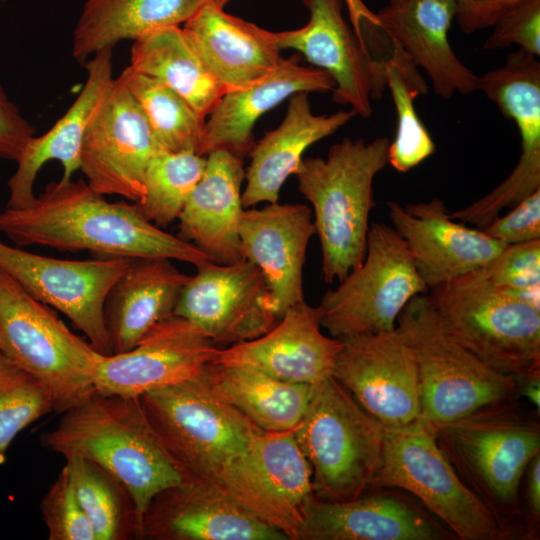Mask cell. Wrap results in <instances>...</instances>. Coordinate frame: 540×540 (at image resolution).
Returning a JSON list of instances; mask_svg holds the SVG:
<instances>
[{"instance_id": "obj_1", "label": "cell", "mask_w": 540, "mask_h": 540, "mask_svg": "<svg viewBox=\"0 0 540 540\" xmlns=\"http://www.w3.org/2000/svg\"><path fill=\"white\" fill-rule=\"evenodd\" d=\"M0 233L16 246L90 251L101 257L212 262L193 244L149 222L136 205L109 202L86 181L59 180L22 208L0 211Z\"/></svg>"}, {"instance_id": "obj_2", "label": "cell", "mask_w": 540, "mask_h": 540, "mask_svg": "<svg viewBox=\"0 0 540 540\" xmlns=\"http://www.w3.org/2000/svg\"><path fill=\"white\" fill-rule=\"evenodd\" d=\"M429 425L446 459L489 509L506 539L535 536L519 491L530 461L540 453L539 411L516 397Z\"/></svg>"}, {"instance_id": "obj_3", "label": "cell", "mask_w": 540, "mask_h": 540, "mask_svg": "<svg viewBox=\"0 0 540 540\" xmlns=\"http://www.w3.org/2000/svg\"><path fill=\"white\" fill-rule=\"evenodd\" d=\"M40 443L64 458L92 460L115 475L131 493L140 524L155 495L189 478L161 443L139 398L95 392L63 412Z\"/></svg>"}, {"instance_id": "obj_4", "label": "cell", "mask_w": 540, "mask_h": 540, "mask_svg": "<svg viewBox=\"0 0 540 540\" xmlns=\"http://www.w3.org/2000/svg\"><path fill=\"white\" fill-rule=\"evenodd\" d=\"M389 139L343 138L327 157H306L295 173L301 194L313 207L326 283L342 281L364 259L373 180L388 164Z\"/></svg>"}, {"instance_id": "obj_5", "label": "cell", "mask_w": 540, "mask_h": 540, "mask_svg": "<svg viewBox=\"0 0 540 540\" xmlns=\"http://www.w3.org/2000/svg\"><path fill=\"white\" fill-rule=\"evenodd\" d=\"M293 434L310 465L315 498L341 502L371 490L384 427L333 376L314 385Z\"/></svg>"}, {"instance_id": "obj_6", "label": "cell", "mask_w": 540, "mask_h": 540, "mask_svg": "<svg viewBox=\"0 0 540 540\" xmlns=\"http://www.w3.org/2000/svg\"><path fill=\"white\" fill-rule=\"evenodd\" d=\"M396 330L414 360L420 420L449 422L483 406L519 397L513 376L487 366L443 329L426 294L408 302L398 316Z\"/></svg>"}, {"instance_id": "obj_7", "label": "cell", "mask_w": 540, "mask_h": 540, "mask_svg": "<svg viewBox=\"0 0 540 540\" xmlns=\"http://www.w3.org/2000/svg\"><path fill=\"white\" fill-rule=\"evenodd\" d=\"M0 352L48 388L55 413L96 392L93 377L103 354L1 268Z\"/></svg>"}, {"instance_id": "obj_8", "label": "cell", "mask_w": 540, "mask_h": 540, "mask_svg": "<svg viewBox=\"0 0 540 540\" xmlns=\"http://www.w3.org/2000/svg\"><path fill=\"white\" fill-rule=\"evenodd\" d=\"M426 295L443 329L490 368L514 378L540 370V307L468 274Z\"/></svg>"}, {"instance_id": "obj_9", "label": "cell", "mask_w": 540, "mask_h": 540, "mask_svg": "<svg viewBox=\"0 0 540 540\" xmlns=\"http://www.w3.org/2000/svg\"><path fill=\"white\" fill-rule=\"evenodd\" d=\"M161 443L193 478L214 480L264 432L199 379L139 397Z\"/></svg>"}, {"instance_id": "obj_10", "label": "cell", "mask_w": 540, "mask_h": 540, "mask_svg": "<svg viewBox=\"0 0 540 540\" xmlns=\"http://www.w3.org/2000/svg\"><path fill=\"white\" fill-rule=\"evenodd\" d=\"M405 490L461 540L506 539L497 520L463 483L422 420L384 427L379 469L371 489Z\"/></svg>"}, {"instance_id": "obj_11", "label": "cell", "mask_w": 540, "mask_h": 540, "mask_svg": "<svg viewBox=\"0 0 540 540\" xmlns=\"http://www.w3.org/2000/svg\"><path fill=\"white\" fill-rule=\"evenodd\" d=\"M428 291L404 240L373 222L363 261L322 297L320 324L338 339L392 331L408 302Z\"/></svg>"}, {"instance_id": "obj_12", "label": "cell", "mask_w": 540, "mask_h": 540, "mask_svg": "<svg viewBox=\"0 0 540 540\" xmlns=\"http://www.w3.org/2000/svg\"><path fill=\"white\" fill-rule=\"evenodd\" d=\"M211 482L288 540H299L315 496L311 468L293 430L259 433Z\"/></svg>"}, {"instance_id": "obj_13", "label": "cell", "mask_w": 540, "mask_h": 540, "mask_svg": "<svg viewBox=\"0 0 540 540\" xmlns=\"http://www.w3.org/2000/svg\"><path fill=\"white\" fill-rule=\"evenodd\" d=\"M129 260L59 259L0 241V268L33 297L63 313L103 355L112 353L104 323L105 299Z\"/></svg>"}, {"instance_id": "obj_14", "label": "cell", "mask_w": 540, "mask_h": 540, "mask_svg": "<svg viewBox=\"0 0 540 540\" xmlns=\"http://www.w3.org/2000/svg\"><path fill=\"white\" fill-rule=\"evenodd\" d=\"M196 268L173 314L199 328L217 348L257 338L278 322L267 284L253 263L208 262Z\"/></svg>"}, {"instance_id": "obj_15", "label": "cell", "mask_w": 540, "mask_h": 540, "mask_svg": "<svg viewBox=\"0 0 540 540\" xmlns=\"http://www.w3.org/2000/svg\"><path fill=\"white\" fill-rule=\"evenodd\" d=\"M309 20L299 29L275 32L279 48L300 52L334 80V102L368 118L372 100L387 87L385 59L375 58L343 16L344 0H302Z\"/></svg>"}, {"instance_id": "obj_16", "label": "cell", "mask_w": 540, "mask_h": 540, "mask_svg": "<svg viewBox=\"0 0 540 540\" xmlns=\"http://www.w3.org/2000/svg\"><path fill=\"white\" fill-rule=\"evenodd\" d=\"M159 150L150 126L135 99L116 79L85 132L80 168L98 194L118 195L139 203L144 175Z\"/></svg>"}, {"instance_id": "obj_17", "label": "cell", "mask_w": 540, "mask_h": 540, "mask_svg": "<svg viewBox=\"0 0 540 540\" xmlns=\"http://www.w3.org/2000/svg\"><path fill=\"white\" fill-rule=\"evenodd\" d=\"M340 340L332 376L357 403L386 428L420 420L414 360L396 328Z\"/></svg>"}, {"instance_id": "obj_18", "label": "cell", "mask_w": 540, "mask_h": 540, "mask_svg": "<svg viewBox=\"0 0 540 540\" xmlns=\"http://www.w3.org/2000/svg\"><path fill=\"white\" fill-rule=\"evenodd\" d=\"M218 349L199 328L172 314L130 350L102 355L93 377L94 388L101 394L139 398L199 378Z\"/></svg>"}, {"instance_id": "obj_19", "label": "cell", "mask_w": 540, "mask_h": 540, "mask_svg": "<svg viewBox=\"0 0 540 540\" xmlns=\"http://www.w3.org/2000/svg\"><path fill=\"white\" fill-rule=\"evenodd\" d=\"M138 539L288 540L218 485L193 477L154 496Z\"/></svg>"}, {"instance_id": "obj_20", "label": "cell", "mask_w": 540, "mask_h": 540, "mask_svg": "<svg viewBox=\"0 0 540 540\" xmlns=\"http://www.w3.org/2000/svg\"><path fill=\"white\" fill-rule=\"evenodd\" d=\"M387 205L393 228L404 240L429 290L483 267L507 246L482 229L453 219L439 198Z\"/></svg>"}, {"instance_id": "obj_21", "label": "cell", "mask_w": 540, "mask_h": 540, "mask_svg": "<svg viewBox=\"0 0 540 540\" xmlns=\"http://www.w3.org/2000/svg\"><path fill=\"white\" fill-rule=\"evenodd\" d=\"M318 307L300 301L263 335L218 349L212 362L257 370L281 381L315 385L332 376L342 342L321 332Z\"/></svg>"}, {"instance_id": "obj_22", "label": "cell", "mask_w": 540, "mask_h": 540, "mask_svg": "<svg viewBox=\"0 0 540 540\" xmlns=\"http://www.w3.org/2000/svg\"><path fill=\"white\" fill-rule=\"evenodd\" d=\"M314 234L312 211L304 204L276 202L243 211L239 227L242 255L262 273L279 319L304 300L303 266Z\"/></svg>"}, {"instance_id": "obj_23", "label": "cell", "mask_w": 540, "mask_h": 540, "mask_svg": "<svg viewBox=\"0 0 540 540\" xmlns=\"http://www.w3.org/2000/svg\"><path fill=\"white\" fill-rule=\"evenodd\" d=\"M374 13L378 30L426 72L438 96L449 100L456 92L479 90V76L456 56L449 42L456 0H403Z\"/></svg>"}, {"instance_id": "obj_24", "label": "cell", "mask_w": 540, "mask_h": 540, "mask_svg": "<svg viewBox=\"0 0 540 540\" xmlns=\"http://www.w3.org/2000/svg\"><path fill=\"white\" fill-rule=\"evenodd\" d=\"M348 501L314 498L299 540H445L455 538L420 507L387 488Z\"/></svg>"}, {"instance_id": "obj_25", "label": "cell", "mask_w": 540, "mask_h": 540, "mask_svg": "<svg viewBox=\"0 0 540 540\" xmlns=\"http://www.w3.org/2000/svg\"><path fill=\"white\" fill-rule=\"evenodd\" d=\"M334 87L326 71L302 66L297 57L282 58L266 75L221 97L205 122L199 154L223 149L243 158L255 143L253 128L264 113L295 93H325Z\"/></svg>"}, {"instance_id": "obj_26", "label": "cell", "mask_w": 540, "mask_h": 540, "mask_svg": "<svg viewBox=\"0 0 540 540\" xmlns=\"http://www.w3.org/2000/svg\"><path fill=\"white\" fill-rule=\"evenodd\" d=\"M244 177L243 158L223 149L208 153L203 175L178 218V237L217 264L244 259L239 237Z\"/></svg>"}, {"instance_id": "obj_27", "label": "cell", "mask_w": 540, "mask_h": 540, "mask_svg": "<svg viewBox=\"0 0 540 540\" xmlns=\"http://www.w3.org/2000/svg\"><path fill=\"white\" fill-rule=\"evenodd\" d=\"M84 64L87 78L76 99L46 133L34 135L17 158V167L7 183L6 207L22 208L34 200L36 177L47 162L55 160L62 164L64 181L79 170L85 132L114 82L112 49L95 53Z\"/></svg>"}, {"instance_id": "obj_28", "label": "cell", "mask_w": 540, "mask_h": 540, "mask_svg": "<svg viewBox=\"0 0 540 540\" xmlns=\"http://www.w3.org/2000/svg\"><path fill=\"white\" fill-rule=\"evenodd\" d=\"M182 27L225 93L261 78L282 60L275 32L228 14L211 0Z\"/></svg>"}, {"instance_id": "obj_29", "label": "cell", "mask_w": 540, "mask_h": 540, "mask_svg": "<svg viewBox=\"0 0 540 540\" xmlns=\"http://www.w3.org/2000/svg\"><path fill=\"white\" fill-rule=\"evenodd\" d=\"M288 99L282 122L266 132L249 152L251 161L245 171L246 186L242 191L245 209L261 202H278L281 187L296 173L307 148L334 134L355 115L352 110L316 115L307 92L295 93Z\"/></svg>"}, {"instance_id": "obj_30", "label": "cell", "mask_w": 540, "mask_h": 540, "mask_svg": "<svg viewBox=\"0 0 540 540\" xmlns=\"http://www.w3.org/2000/svg\"><path fill=\"white\" fill-rule=\"evenodd\" d=\"M171 259L130 258L104 303V323L111 354L126 352L158 322L174 313L190 276Z\"/></svg>"}, {"instance_id": "obj_31", "label": "cell", "mask_w": 540, "mask_h": 540, "mask_svg": "<svg viewBox=\"0 0 540 540\" xmlns=\"http://www.w3.org/2000/svg\"><path fill=\"white\" fill-rule=\"evenodd\" d=\"M209 0H86L73 30L72 55L85 63L124 40L181 26Z\"/></svg>"}, {"instance_id": "obj_32", "label": "cell", "mask_w": 540, "mask_h": 540, "mask_svg": "<svg viewBox=\"0 0 540 540\" xmlns=\"http://www.w3.org/2000/svg\"><path fill=\"white\" fill-rule=\"evenodd\" d=\"M199 379L220 400L264 432L293 430L314 385L278 380L257 370L210 362Z\"/></svg>"}, {"instance_id": "obj_33", "label": "cell", "mask_w": 540, "mask_h": 540, "mask_svg": "<svg viewBox=\"0 0 540 540\" xmlns=\"http://www.w3.org/2000/svg\"><path fill=\"white\" fill-rule=\"evenodd\" d=\"M129 67L170 87L204 118L225 94L182 26L159 28L135 39Z\"/></svg>"}, {"instance_id": "obj_34", "label": "cell", "mask_w": 540, "mask_h": 540, "mask_svg": "<svg viewBox=\"0 0 540 540\" xmlns=\"http://www.w3.org/2000/svg\"><path fill=\"white\" fill-rule=\"evenodd\" d=\"M64 459L96 540L138 539L141 524L125 484L92 460L79 456Z\"/></svg>"}, {"instance_id": "obj_35", "label": "cell", "mask_w": 540, "mask_h": 540, "mask_svg": "<svg viewBox=\"0 0 540 540\" xmlns=\"http://www.w3.org/2000/svg\"><path fill=\"white\" fill-rule=\"evenodd\" d=\"M116 80L141 108L159 149L199 154L206 118L183 97L158 79L136 72L129 66Z\"/></svg>"}, {"instance_id": "obj_36", "label": "cell", "mask_w": 540, "mask_h": 540, "mask_svg": "<svg viewBox=\"0 0 540 540\" xmlns=\"http://www.w3.org/2000/svg\"><path fill=\"white\" fill-rule=\"evenodd\" d=\"M386 84L397 113L396 135L388 147V163L406 173L430 157L435 143L420 120L414 99L426 94L428 86L418 68L398 48L392 46L385 59Z\"/></svg>"}, {"instance_id": "obj_37", "label": "cell", "mask_w": 540, "mask_h": 540, "mask_svg": "<svg viewBox=\"0 0 540 540\" xmlns=\"http://www.w3.org/2000/svg\"><path fill=\"white\" fill-rule=\"evenodd\" d=\"M205 165L206 156L192 151L157 150L145 171L143 198L135 204L140 213L160 228L178 220Z\"/></svg>"}, {"instance_id": "obj_38", "label": "cell", "mask_w": 540, "mask_h": 540, "mask_svg": "<svg viewBox=\"0 0 540 540\" xmlns=\"http://www.w3.org/2000/svg\"><path fill=\"white\" fill-rule=\"evenodd\" d=\"M51 412L48 388L0 352V462L24 428Z\"/></svg>"}, {"instance_id": "obj_39", "label": "cell", "mask_w": 540, "mask_h": 540, "mask_svg": "<svg viewBox=\"0 0 540 540\" xmlns=\"http://www.w3.org/2000/svg\"><path fill=\"white\" fill-rule=\"evenodd\" d=\"M40 508L49 540H96L65 465L43 496Z\"/></svg>"}, {"instance_id": "obj_40", "label": "cell", "mask_w": 540, "mask_h": 540, "mask_svg": "<svg viewBox=\"0 0 540 540\" xmlns=\"http://www.w3.org/2000/svg\"><path fill=\"white\" fill-rule=\"evenodd\" d=\"M468 275L501 290L540 287V240L507 245L489 263Z\"/></svg>"}, {"instance_id": "obj_41", "label": "cell", "mask_w": 540, "mask_h": 540, "mask_svg": "<svg viewBox=\"0 0 540 540\" xmlns=\"http://www.w3.org/2000/svg\"><path fill=\"white\" fill-rule=\"evenodd\" d=\"M491 35L483 43L486 50L513 44L538 57L540 55V0H524L503 14L492 26Z\"/></svg>"}, {"instance_id": "obj_42", "label": "cell", "mask_w": 540, "mask_h": 540, "mask_svg": "<svg viewBox=\"0 0 540 540\" xmlns=\"http://www.w3.org/2000/svg\"><path fill=\"white\" fill-rule=\"evenodd\" d=\"M482 230L505 245L540 240V189L512 207L506 215L494 218Z\"/></svg>"}, {"instance_id": "obj_43", "label": "cell", "mask_w": 540, "mask_h": 540, "mask_svg": "<svg viewBox=\"0 0 540 540\" xmlns=\"http://www.w3.org/2000/svg\"><path fill=\"white\" fill-rule=\"evenodd\" d=\"M34 131L0 83V158L16 161Z\"/></svg>"}, {"instance_id": "obj_44", "label": "cell", "mask_w": 540, "mask_h": 540, "mask_svg": "<svg viewBox=\"0 0 540 540\" xmlns=\"http://www.w3.org/2000/svg\"><path fill=\"white\" fill-rule=\"evenodd\" d=\"M524 0H478L474 12L461 28L465 33H472L492 27L508 10Z\"/></svg>"}, {"instance_id": "obj_45", "label": "cell", "mask_w": 540, "mask_h": 540, "mask_svg": "<svg viewBox=\"0 0 540 540\" xmlns=\"http://www.w3.org/2000/svg\"><path fill=\"white\" fill-rule=\"evenodd\" d=\"M525 473L527 474L526 513L530 526L536 534L540 519V453L532 458Z\"/></svg>"}, {"instance_id": "obj_46", "label": "cell", "mask_w": 540, "mask_h": 540, "mask_svg": "<svg viewBox=\"0 0 540 540\" xmlns=\"http://www.w3.org/2000/svg\"><path fill=\"white\" fill-rule=\"evenodd\" d=\"M519 398H525L536 410H540V370L515 378Z\"/></svg>"}, {"instance_id": "obj_47", "label": "cell", "mask_w": 540, "mask_h": 540, "mask_svg": "<svg viewBox=\"0 0 540 540\" xmlns=\"http://www.w3.org/2000/svg\"><path fill=\"white\" fill-rule=\"evenodd\" d=\"M344 4L348 10L353 30L362 39L360 26L365 21L375 24V13L364 4L363 0H344Z\"/></svg>"}, {"instance_id": "obj_48", "label": "cell", "mask_w": 540, "mask_h": 540, "mask_svg": "<svg viewBox=\"0 0 540 540\" xmlns=\"http://www.w3.org/2000/svg\"><path fill=\"white\" fill-rule=\"evenodd\" d=\"M478 0H456L457 15L460 28H462L475 10Z\"/></svg>"}, {"instance_id": "obj_49", "label": "cell", "mask_w": 540, "mask_h": 540, "mask_svg": "<svg viewBox=\"0 0 540 540\" xmlns=\"http://www.w3.org/2000/svg\"><path fill=\"white\" fill-rule=\"evenodd\" d=\"M214 4L224 8L227 3H229L231 0H211Z\"/></svg>"}, {"instance_id": "obj_50", "label": "cell", "mask_w": 540, "mask_h": 540, "mask_svg": "<svg viewBox=\"0 0 540 540\" xmlns=\"http://www.w3.org/2000/svg\"><path fill=\"white\" fill-rule=\"evenodd\" d=\"M388 1H389V4H396V3L402 2L403 0H388Z\"/></svg>"}, {"instance_id": "obj_51", "label": "cell", "mask_w": 540, "mask_h": 540, "mask_svg": "<svg viewBox=\"0 0 540 540\" xmlns=\"http://www.w3.org/2000/svg\"><path fill=\"white\" fill-rule=\"evenodd\" d=\"M0 1H1V2H5V1H7V0H0Z\"/></svg>"}]
</instances>
